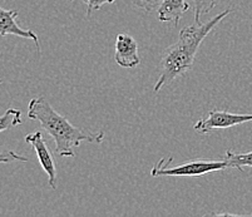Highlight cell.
<instances>
[{
	"instance_id": "cell-11",
	"label": "cell",
	"mask_w": 252,
	"mask_h": 217,
	"mask_svg": "<svg viewBox=\"0 0 252 217\" xmlns=\"http://www.w3.org/2000/svg\"><path fill=\"white\" fill-rule=\"evenodd\" d=\"M23 123L22 112L19 109L9 108L0 118V132L6 131L10 127H15Z\"/></svg>"
},
{
	"instance_id": "cell-13",
	"label": "cell",
	"mask_w": 252,
	"mask_h": 217,
	"mask_svg": "<svg viewBox=\"0 0 252 217\" xmlns=\"http://www.w3.org/2000/svg\"><path fill=\"white\" fill-rule=\"evenodd\" d=\"M87 5V17H91V14L94 10H99L104 4H113L116 0H83Z\"/></svg>"
},
{
	"instance_id": "cell-4",
	"label": "cell",
	"mask_w": 252,
	"mask_h": 217,
	"mask_svg": "<svg viewBox=\"0 0 252 217\" xmlns=\"http://www.w3.org/2000/svg\"><path fill=\"white\" fill-rule=\"evenodd\" d=\"M252 122V113L251 114H240V113H230L227 111H219L214 108L210 111L207 117L197 121L194 123V131L202 134H208L214 129H224L235 127L242 123Z\"/></svg>"
},
{
	"instance_id": "cell-8",
	"label": "cell",
	"mask_w": 252,
	"mask_h": 217,
	"mask_svg": "<svg viewBox=\"0 0 252 217\" xmlns=\"http://www.w3.org/2000/svg\"><path fill=\"white\" fill-rule=\"evenodd\" d=\"M191 8L187 0H163L158 8V20L162 23H173L178 27L185 13Z\"/></svg>"
},
{
	"instance_id": "cell-9",
	"label": "cell",
	"mask_w": 252,
	"mask_h": 217,
	"mask_svg": "<svg viewBox=\"0 0 252 217\" xmlns=\"http://www.w3.org/2000/svg\"><path fill=\"white\" fill-rule=\"evenodd\" d=\"M224 159L227 161L228 168L244 171V167H252V151L246 153H235L227 150Z\"/></svg>"
},
{
	"instance_id": "cell-7",
	"label": "cell",
	"mask_w": 252,
	"mask_h": 217,
	"mask_svg": "<svg viewBox=\"0 0 252 217\" xmlns=\"http://www.w3.org/2000/svg\"><path fill=\"white\" fill-rule=\"evenodd\" d=\"M19 17L18 10H6V9H0V35H17L24 39H32L35 43L38 52L40 53V44H39L38 35L34 31H27V29L20 28L17 23V18Z\"/></svg>"
},
{
	"instance_id": "cell-2",
	"label": "cell",
	"mask_w": 252,
	"mask_h": 217,
	"mask_svg": "<svg viewBox=\"0 0 252 217\" xmlns=\"http://www.w3.org/2000/svg\"><path fill=\"white\" fill-rule=\"evenodd\" d=\"M29 120L40 123L56 142V152L61 157H75L74 148L81 142L102 143L104 132H88L75 127L67 118L59 114L44 97L31 99L28 106Z\"/></svg>"
},
{
	"instance_id": "cell-14",
	"label": "cell",
	"mask_w": 252,
	"mask_h": 217,
	"mask_svg": "<svg viewBox=\"0 0 252 217\" xmlns=\"http://www.w3.org/2000/svg\"><path fill=\"white\" fill-rule=\"evenodd\" d=\"M0 159H1L3 163H10V162H14V161H23V162L28 161L25 157L20 156V155L15 153L14 151H3L1 156H0Z\"/></svg>"
},
{
	"instance_id": "cell-12",
	"label": "cell",
	"mask_w": 252,
	"mask_h": 217,
	"mask_svg": "<svg viewBox=\"0 0 252 217\" xmlns=\"http://www.w3.org/2000/svg\"><path fill=\"white\" fill-rule=\"evenodd\" d=\"M130 1L137 8L147 11V13H151V11L158 10V8L161 6L163 0H130Z\"/></svg>"
},
{
	"instance_id": "cell-10",
	"label": "cell",
	"mask_w": 252,
	"mask_h": 217,
	"mask_svg": "<svg viewBox=\"0 0 252 217\" xmlns=\"http://www.w3.org/2000/svg\"><path fill=\"white\" fill-rule=\"evenodd\" d=\"M194 11V22L200 23L201 17L210 13L216 6V0H187Z\"/></svg>"
},
{
	"instance_id": "cell-3",
	"label": "cell",
	"mask_w": 252,
	"mask_h": 217,
	"mask_svg": "<svg viewBox=\"0 0 252 217\" xmlns=\"http://www.w3.org/2000/svg\"><path fill=\"white\" fill-rule=\"evenodd\" d=\"M167 158L161 159L151 170L152 177H201L207 173L223 171L228 168L226 159L221 161H210V159H196V161L187 162V163L169 167L166 166Z\"/></svg>"
},
{
	"instance_id": "cell-5",
	"label": "cell",
	"mask_w": 252,
	"mask_h": 217,
	"mask_svg": "<svg viewBox=\"0 0 252 217\" xmlns=\"http://www.w3.org/2000/svg\"><path fill=\"white\" fill-rule=\"evenodd\" d=\"M25 142L29 143L34 148L38 157V161L43 170L48 175V184L50 188L56 189L58 186V173H57V164L53 158L52 152L48 148L44 137L39 131L29 133L25 136Z\"/></svg>"
},
{
	"instance_id": "cell-15",
	"label": "cell",
	"mask_w": 252,
	"mask_h": 217,
	"mask_svg": "<svg viewBox=\"0 0 252 217\" xmlns=\"http://www.w3.org/2000/svg\"><path fill=\"white\" fill-rule=\"evenodd\" d=\"M70 1H72V0H70Z\"/></svg>"
},
{
	"instance_id": "cell-1",
	"label": "cell",
	"mask_w": 252,
	"mask_h": 217,
	"mask_svg": "<svg viewBox=\"0 0 252 217\" xmlns=\"http://www.w3.org/2000/svg\"><path fill=\"white\" fill-rule=\"evenodd\" d=\"M230 13H232V9H226L221 14H217L208 22H194V24L187 25L181 29L177 42L167 47L162 52L161 61L158 64L159 75L153 88L156 93L159 92L164 86L173 82L176 78L192 69L197 52L200 49L203 40L206 39V36Z\"/></svg>"
},
{
	"instance_id": "cell-6",
	"label": "cell",
	"mask_w": 252,
	"mask_h": 217,
	"mask_svg": "<svg viewBox=\"0 0 252 217\" xmlns=\"http://www.w3.org/2000/svg\"><path fill=\"white\" fill-rule=\"evenodd\" d=\"M114 61L122 68H134L141 64V57L138 53V44L129 34L121 33L117 35Z\"/></svg>"
}]
</instances>
